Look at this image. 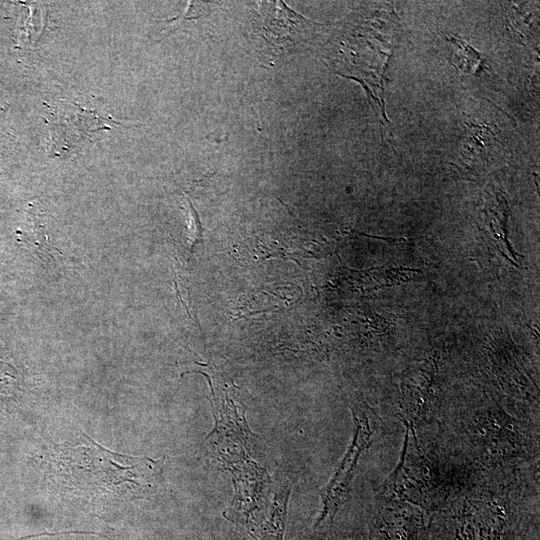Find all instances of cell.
<instances>
[{
	"label": "cell",
	"instance_id": "6da1fadb",
	"mask_svg": "<svg viewBox=\"0 0 540 540\" xmlns=\"http://www.w3.org/2000/svg\"><path fill=\"white\" fill-rule=\"evenodd\" d=\"M86 439L78 445L56 444L53 464L69 489L91 497H135L150 492L158 481L159 462L122 455Z\"/></svg>",
	"mask_w": 540,
	"mask_h": 540
},
{
	"label": "cell",
	"instance_id": "7a4b0ae2",
	"mask_svg": "<svg viewBox=\"0 0 540 540\" xmlns=\"http://www.w3.org/2000/svg\"><path fill=\"white\" fill-rule=\"evenodd\" d=\"M214 427L204 450L214 466L229 470L250 458L255 435L245 415V406L227 388L211 384Z\"/></svg>",
	"mask_w": 540,
	"mask_h": 540
},
{
	"label": "cell",
	"instance_id": "3957f363",
	"mask_svg": "<svg viewBox=\"0 0 540 540\" xmlns=\"http://www.w3.org/2000/svg\"><path fill=\"white\" fill-rule=\"evenodd\" d=\"M351 409L354 420L353 439L330 481L321 492V511L315 527L333 521L348 494L358 462L372 440L370 418L366 409L358 404L353 405Z\"/></svg>",
	"mask_w": 540,
	"mask_h": 540
},
{
	"label": "cell",
	"instance_id": "277c9868",
	"mask_svg": "<svg viewBox=\"0 0 540 540\" xmlns=\"http://www.w3.org/2000/svg\"><path fill=\"white\" fill-rule=\"evenodd\" d=\"M50 134V149L53 155H69L90 141L92 134L109 129L110 118L96 114L77 104L60 101L49 107L46 119Z\"/></svg>",
	"mask_w": 540,
	"mask_h": 540
},
{
	"label": "cell",
	"instance_id": "5b68a950",
	"mask_svg": "<svg viewBox=\"0 0 540 540\" xmlns=\"http://www.w3.org/2000/svg\"><path fill=\"white\" fill-rule=\"evenodd\" d=\"M229 472L235 495L226 513L229 520L241 525L268 504L266 487L271 483L270 476L250 458L233 466Z\"/></svg>",
	"mask_w": 540,
	"mask_h": 540
},
{
	"label": "cell",
	"instance_id": "8992f818",
	"mask_svg": "<svg viewBox=\"0 0 540 540\" xmlns=\"http://www.w3.org/2000/svg\"><path fill=\"white\" fill-rule=\"evenodd\" d=\"M406 436L401 458L394 472L387 480L388 489L396 492L399 497L407 499L408 494L421 492L429 480L427 468L414 434V429L406 422Z\"/></svg>",
	"mask_w": 540,
	"mask_h": 540
},
{
	"label": "cell",
	"instance_id": "52a82bcc",
	"mask_svg": "<svg viewBox=\"0 0 540 540\" xmlns=\"http://www.w3.org/2000/svg\"><path fill=\"white\" fill-rule=\"evenodd\" d=\"M290 487L286 484L273 492L266 508L242 524L240 540H283Z\"/></svg>",
	"mask_w": 540,
	"mask_h": 540
},
{
	"label": "cell",
	"instance_id": "ba28073f",
	"mask_svg": "<svg viewBox=\"0 0 540 540\" xmlns=\"http://www.w3.org/2000/svg\"><path fill=\"white\" fill-rule=\"evenodd\" d=\"M436 362L433 358L420 362L401 382L403 408L410 421L421 418L427 406Z\"/></svg>",
	"mask_w": 540,
	"mask_h": 540
},
{
	"label": "cell",
	"instance_id": "9c48e42d",
	"mask_svg": "<svg viewBox=\"0 0 540 540\" xmlns=\"http://www.w3.org/2000/svg\"><path fill=\"white\" fill-rule=\"evenodd\" d=\"M382 514V531L395 540H409L423 527V515L407 502H396Z\"/></svg>",
	"mask_w": 540,
	"mask_h": 540
},
{
	"label": "cell",
	"instance_id": "30bf717a",
	"mask_svg": "<svg viewBox=\"0 0 540 540\" xmlns=\"http://www.w3.org/2000/svg\"><path fill=\"white\" fill-rule=\"evenodd\" d=\"M18 374L15 368L0 361V396H9L17 387Z\"/></svg>",
	"mask_w": 540,
	"mask_h": 540
}]
</instances>
